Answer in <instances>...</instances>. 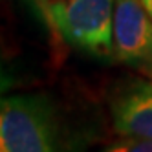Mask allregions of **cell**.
Wrapping results in <instances>:
<instances>
[{"mask_svg": "<svg viewBox=\"0 0 152 152\" xmlns=\"http://www.w3.org/2000/svg\"><path fill=\"white\" fill-rule=\"evenodd\" d=\"M61 115L46 95L0 99V152H66Z\"/></svg>", "mask_w": 152, "mask_h": 152, "instance_id": "6da1fadb", "label": "cell"}, {"mask_svg": "<svg viewBox=\"0 0 152 152\" xmlns=\"http://www.w3.org/2000/svg\"><path fill=\"white\" fill-rule=\"evenodd\" d=\"M51 29L68 46L114 59V0H37Z\"/></svg>", "mask_w": 152, "mask_h": 152, "instance_id": "7a4b0ae2", "label": "cell"}, {"mask_svg": "<svg viewBox=\"0 0 152 152\" xmlns=\"http://www.w3.org/2000/svg\"><path fill=\"white\" fill-rule=\"evenodd\" d=\"M114 59L152 72V18L141 0H114Z\"/></svg>", "mask_w": 152, "mask_h": 152, "instance_id": "3957f363", "label": "cell"}, {"mask_svg": "<svg viewBox=\"0 0 152 152\" xmlns=\"http://www.w3.org/2000/svg\"><path fill=\"white\" fill-rule=\"evenodd\" d=\"M112 125L119 136L152 137V81H136L112 101Z\"/></svg>", "mask_w": 152, "mask_h": 152, "instance_id": "277c9868", "label": "cell"}, {"mask_svg": "<svg viewBox=\"0 0 152 152\" xmlns=\"http://www.w3.org/2000/svg\"><path fill=\"white\" fill-rule=\"evenodd\" d=\"M104 152H152V137H132L125 136L115 141Z\"/></svg>", "mask_w": 152, "mask_h": 152, "instance_id": "5b68a950", "label": "cell"}, {"mask_svg": "<svg viewBox=\"0 0 152 152\" xmlns=\"http://www.w3.org/2000/svg\"><path fill=\"white\" fill-rule=\"evenodd\" d=\"M15 86V77L11 75V72L7 70V66L4 64V59L0 57V95H4L6 92H9Z\"/></svg>", "mask_w": 152, "mask_h": 152, "instance_id": "8992f818", "label": "cell"}, {"mask_svg": "<svg viewBox=\"0 0 152 152\" xmlns=\"http://www.w3.org/2000/svg\"><path fill=\"white\" fill-rule=\"evenodd\" d=\"M143 2V6H145V9H147V13L150 15V18H152V0H141Z\"/></svg>", "mask_w": 152, "mask_h": 152, "instance_id": "52a82bcc", "label": "cell"}]
</instances>
